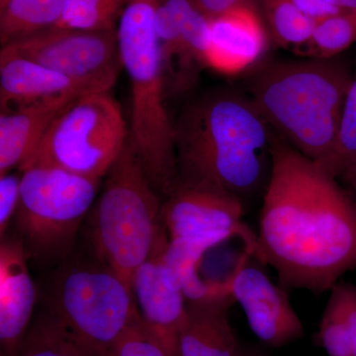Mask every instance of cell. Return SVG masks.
I'll use <instances>...</instances> for the list:
<instances>
[{"label":"cell","mask_w":356,"mask_h":356,"mask_svg":"<svg viewBox=\"0 0 356 356\" xmlns=\"http://www.w3.org/2000/svg\"><path fill=\"white\" fill-rule=\"evenodd\" d=\"M329 1L344 10H356V0H329Z\"/></svg>","instance_id":"cell-31"},{"label":"cell","mask_w":356,"mask_h":356,"mask_svg":"<svg viewBox=\"0 0 356 356\" xmlns=\"http://www.w3.org/2000/svg\"><path fill=\"white\" fill-rule=\"evenodd\" d=\"M6 46L91 92L111 90L123 70L117 29L83 31L55 27Z\"/></svg>","instance_id":"cell-9"},{"label":"cell","mask_w":356,"mask_h":356,"mask_svg":"<svg viewBox=\"0 0 356 356\" xmlns=\"http://www.w3.org/2000/svg\"><path fill=\"white\" fill-rule=\"evenodd\" d=\"M318 341L327 356H355L341 312L331 298L318 325Z\"/></svg>","instance_id":"cell-26"},{"label":"cell","mask_w":356,"mask_h":356,"mask_svg":"<svg viewBox=\"0 0 356 356\" xmlns=\"http://www.w3.org/2000/svg\"><path fill=\"white\" fill-rule=\"evenodd\" d=\"M195 1L208 18L217 17L236 7L250 6L255 8L254 0H195Z\"/></svg>","instance_id":"cell-30"},{"label":"cell","mask_w":356,"mask_h":356,"mask_svg":"<svg viewBox=\"0 0 356 356\" xmlns=\"http://www.w3.org/2000/svg\"><path fill=\"white\" fill-rule=\"evenodd\" d=\"M229 294L187 301L179 336L178 356H243L229 320Z\"/></svg>","instance_id":"cell-16"},{"label":"cell","mask_w":356,"mask_h":356,"mask_svg":"<svg viewBox=\"0 0 356 356\" xmlns=\"http://www.w3.org/2000/svg\"><path fill=\"white\" fill-rule=\"evenodd\" d=\"M24 248L15 236L0 245V356H16L32 323L37 289Z\"/></svg>","instance_id":"cell-13"},{"label":"cell","mask_w":356,"mask_h":356,"mask_svg":"<svg viewBox=\"0 0 356 356\" xmlns=\"http://www.w3.org/2000/svg\"><path fill=\"white\" fill-rule=\"evenodd\" d=\"M276 42L298 49L310 39L316 22L300 13L289 0H254Z\"/></svg>","instance_id":"cell-20"},{"label":"cell","mask_w":356,"mask_h":356,"mask_svg":"<svg viewBox=\"0 0 356 356\" xmlns=\"http://www.w3.org/2000/svg\"><path fill=\"white\" fill-rule=\"evenodd\" d=\"M91 92L55 70L18 55L10 47L0 51L1 112L36 103L74 99Z\"/></svg>","instance_id":"cell-14"},{"label":"cell","mask_w":356,"mask_h":356,"mask_svg":"<svg viewBox=\"0 0 356 356\" xmlns=\"http://www.w3.org/2000/svg\"><path fill=\"white\" fill-rule=\"evenodd\" d=\"M99 356H170L163 344L136 315L116 343Z\"/></svg>","instance_id":"cell-24"},{"label":"cell","mask_w":356,"mask_h":356,"mask_svg":"<svg viewBox=\"0 0 356 356\" xmlns=\"http://www.w3.org/2000/svg\"><path fill=\"white\" fill-rule=\"evenodd\" d=\"M104 178L88 215L90 250L132 287L134 274L168 234L161 221L163 200L130 135Z\"/></svg>","instance_id":"cell-5"},{"label":"cell","mask_w":356,"mask_h":356,"mask_svg":"<svg viewBox=\"0 0 356 356\" xmlns=\"http://www.w3.org/2000/svg\"><path fill=\"white\" fill-rule=\"evenodd\" d=\"M254 254L285 289L330 291L356 268V201L337 177L276 137Z\"/></svg>","instance_id":"cell-1"},{"label":"cell","mask_w":356,"mask_h":356,"mask_svg":"<svg viewBox=\"0 0 356 356\" xmlns=\"http://www.w3.org/2000/svg\"><path fill=\"white\" fill-rule=\"evenodd\" d=\"M229 295L238 302L254 336L266 346L280 348L304 334L303 324L288 298L286 289L275 285L247 257L236 264L226 280Z\"/></svg>","instance_id":"cell-11"},{"label":"cell","mask_w":356,"mask_h":356,"mask_svg":"<svg viewBox=\"0 0 356 356\" xmlns=\"http://www.w3.org/2000/svg\"><path fill=\"white\" fill-rule=\"evenodd\" d=\"M21 173L8 172L0 177V236L6 234L20 199Z\"/></svg>","instance_id":"cell-28"},{"label":"cell","mask_w":356,"mask_h":356,"mask_svg":"<svg viewBox=\"0 0 356 356\" xmlns=\"http://www.w3.org/2000/svg\"><path fill=\"white\" fill-rule=\"evenodd\" d=\"M65 4L67 0H8L0 6L1 47L56 27Z\"/></svg>","instance_id":"cell-18"},{"label":"cell","mask_w":356,"mask_h":356,"mask_svg":"<svg viewBox=\"0 0 356 356\" xmlns=\"http://www.w3.org/2000/svg\"><path fill=\"white\" fill-rule=\"evenodd\" d=\"M356 41V10H343L316 22L310 39L297 50L312 58H330Z\"/></svg>","instance_id":"cell-21"},{"label":"cell","mask_w":356,"mask_h":356,"mask_svg":"<svg viewBox=\"0 0 356 356\" xmlns=\"http://www.w3.org/2000/svg\"><path fill=\"white\" fill-rule=\"evenodd\" d=\"M300 13L318 22L330 16L336 15L344 9L339 8L329 0H289Z\"/></svg>","instance_id":"cell-29"},{"label":"cell","mask_w":356,"mask_h":356,"mask_svg":"<svg viewBox=\"0 0 356 356\" xmlns=\"http://www.w3.org/2000/svg\"><path fill=\"white\" fill-rule=\"evenodd\" d=\"M20 173V199L13 217L15 236L28 259L42 266L62 264L74 252L77 233L102 179L46 165Z\"/></svg>","instance_id":"cell-7"},{"label":"cell","mask_w":356,"mask_h":356,"mask_svg":"<svg viewBox=\"0 0 356 356\" xmlns=\"http://www.w3.org/2000/svg\"><path fill=\"white\" fill-rule=\"evenodd\" d=\"M168 245L166 234L151 257L134 274L132 290L144 324L170 356H178V336L187 301L179 280L163 261V254Z\"/></svg>","instance_id":"cell-12"},{"label":"cell","mask_w":356,"mask_h":356,"mask_svg":"<svg viewBox=\"0 0 356 356\" xmlns=\"http://www.w3.org/2000/svg\"><path fill=\"white\" fill-rule=\"evenodd\" d=\"M129 135L121 105L110 91L86 93L51 123L22 172L46 165L102 179L123 152Z\"/></svg>","instance_id":"cell-8"},{"label":"cell","mask_w":356,"mask_h":356,"mask_svg":"<svg viewBox=\"0 0 356 356\" xmlns=\"http://www.w3.org/2000/svg\"><path fill=\"white\" fill-rule=\"evenodd\" d=\"M348 184L350 185L351 189L353 191V193H355L356 201V168L355 170H351V172L346 173V175L343 177Z\"/></svg>","instance_id":"cell-32"},{"label":"cell","mask_w":356,"mask_h":356,"mask_svg":"<svg viewBox=\"0 0 356 356\" xmlns=\"http://www.w3.org/2000/svg\"><path fill=\"white\" fill-rule=\"evenodd\" d=\"M156 0H125L118 25L119 53L130 81V138L163 200L179 182L173 125L166 109L168 86L156 25Z\"/></svg>","instance_id":"cell-4"},{"label":"cell","mask_w":356,"mask_h":356,"mask_svg":"<svg viewBox=\"0 0 356 356\" xmlns=\"http://www.w3.org/2000/svg\"><path fill=\"white\" fill-rule=\"evenodd\" d=\"M330 292V298L337 304L341 312L353 346V355L356 356V285L337 283Z\"/></svg>","instance_id":"cell-27"},{"label":"cell","mask_w":356,"mask_h":356,"mask_svg":"<svg viewBox=\"0 0 356 356\" xmlns=\"http://www.w3.org/2000/svg\"><path fill=\"white\" fill-rule=\"evenodd\" d=\"M209 20L207 67L236 74L255 62L266 48V32L254 7H236Z\"/></svg>","instance_id":"cell-15"},{"label":"cell","mask_w":356,"mask_h":356,"mask_svg":"<svg viewBox=\"0 0 356 356\" xmlns=\"http://www.w3.org/2000/svg\"><path fill=\"white\" fill-rule=\"evenodd\" d=\"M172 13L180 37L192 58L207 65L210 43V20L195 0H163Z\"/></svg>","instance_id":"cell-23"},{"label":"cell","mask_w":356,"mask_h":356,"mask_svg":"<svg viewBox=\"0 0 356 356\" xmlns=\"http://www.w3.org/2000/svg\"><path fill=\"white\" fill-rule=\"evenodd\" d=\"M356 168V79L344 102L339 135L337 177H343Z\"/></svg>","instance_id":"cell-25"},{"label":"cell","mask_w":356,"mask_h":356,"mask_svg":"<svg viewBox=\"0 0 356 356\" xmlns=\"http://www.w3.org/2000/svg\"><path fill=\"white\" fill-rule=\"evenodd\" d=\"M7 1H8V0H0V6H3V4H6Z\"/></svg>","instance_id":"cell-34"},{"label":"cell","mask_w":356,"mask_h":356,"mask_svg":"<svg viewBox=\"0 0 356 356\" xmlns=\"http://www.w3.org/2000/svg\"><path fill=\"white\" fill-rule=\"evenodd\" d=\"M243 203L232 194L178 182L161 205V221L172 245L201 261L206 250L240 235L252 252L255 236L242 225Z\"/></svg>","instance_id":"cell-10"},{"label":"cell","mask_w":356,"mask_h":356,"mask_svg":"<svg viewBox=\"0 0 356 356\" xmlns=\"http://www.w3.org/2000/svg\"><path fill=\"white\" fill-rule=\"evenodd\" d=\"M180 184L208 187L243 201L266 191L275 134L250 96L210 91L172 122Z\"/></svg>","instance_id":"cell-2"},{"label":"cell","mask_w":356,"mask_h":356,"mask_svg":"<svg viewBox=\"0 0 356 356\" xmlns=\"http://www.w3.org/2000/svg\"><path fill=\"white\" fill-rule=\"evenodd\" d=\"M79 98V97H77ZM36 103L0 114V177L22 172L58 115L76 100Z\"/></svg>","instance_id":"cell-17"},{"label":"cell","mask_w":356,"mask_h":356,"mask_svg":"<svg viewBox=\"0 0 356 356\" xmlns=\"http://www.w3.org/2000/svg\"><path fill=\"white\" fill-rule=\"evenodd\" d=\"M353 79L329 58L267 65L250 95L276 137L337 177L339 125Z\"/></svg>","instance_id":"cell-3"},{"label":"cell","mask_w":356,"mask_h":356,"mask_svg":"<svg viewBox=\"0 0 356 356\" xmlns=\"http://www.w3.org/2000/svg\"><path fill=\"white\" fill-rule=\"evenodd\" d=\"M16 356H98L50 312L32 321Z\"/></svg>","instance_id":"cell-19"},{"label":"cell","mask_w":356,"mask_h":356,"mask_svg":"<svg viewBox=\"0 0 356 356\" xmlns=\"http://www.w3.org/2000/svg\"><path fill=\"white\" fill-rule=\"evenodd\" d=\"M243 356H269L266 353H262L254 348H243Z\"/></svg>","instance_id":"cell-33"},{"label":"cell","mask_w":356,"mask_h":356,"mask_svg":"<svg viewBox=\"0 0 356 356\" xmlns=\"http://www.w3.org/2000/svg\"><path fill=\"white\" fill-rule=\"evenodd\" d=\"M124 4L125 0H67L56 27L83 31L116 30Z\"/></svg>","instance_id":"cell-22"},{"label":"cell","mask_w":356,"mask_h":356,"mask_svg":"<svg viewBox=\"0 0 356 356\" xmlns=\"http://www.w3.org/2000/svg\"><path fill=\"white\" fill-rule=\"evenodd\" d=\"M74 254V252H72ZM60 264L46 310L98 356L109 350L139 310L132 287L90 250Z\"/></svg>","instance_id":"cell-6"}]
</instances>
